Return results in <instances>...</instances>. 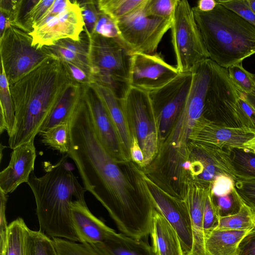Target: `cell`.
<instances>
[{
  "label": "cell",
  "instance_id": "6da1fadb",
  "mask_svg": "<svg viewBox=\"0 0 255 255\" xmlns=\"http://www.w3.org/2000/svg\"><path fill=\"white\" fill-rule=\"evenodd\" d=\"M70 147L84 187L107 209L121 233L147 241L154 206L142 200L96 134L82 97L69 122Z\"/></svg>",
  "mask_w": 255,
  "mask_h": 255
},
{
  "label": "cell",
  "instance_id": "7a4b0ae2",
  "mask_svg": "<svg viewBox=\"0 0 255 255\" xmlns=\"http://www.w3.org/2000/svg\"><path fill=\"white\" fill-rule=\"evenodd\" d=\"M72 82L62 61L52 54L9 86L15 113L14 128L8 136L11 149L34 140Z\"/></svg>",
  "mask_w": 255,
  "mask_h": 255
},
{
  "label": "cell",
  "instance_id": "3957f363",
  "mask_svg": "<svg viewBox=\"0 0 255 255\" xmlns=\"http://www.w3.org/2000/svg\"><path fill=\"white\" fill-rule=\"evenodd\" d=\"M66 154L56 164L44 163L45 173L40 177L32 172L27 183L36 203L40 230L49 237L79 242L73 228L71 205L85 201L87 191L74 174Z\"/></svg>",
  "mask_w": 255,
  "mask_h": 255
},
{
  "label": "cell",
  "instance_id": "277c9868",
  "mask_svg": "<svg viewBox=\"0 0 255 255\" xmlns=\"http://www.w3.org/2000/svg\"><path fill=\"white\" fill-rule=\"evenodd\" d=\"M192 9L209 58L219 66L228 69L255 54L253 25L218 2L210 11Z\"/></svg>",
  "mask_w": 255,
  "mask_h": 255
},
{
  "label": "cell",
  "instance_id": "5b68a950",
  "mask_svg": "<svg viewBox=\"0 0 255 255\" xmlns=\"http://www.w3.org/2000/svg\"><path fill=\"white\" fill-rule=\"evenodd\" d=\"M87 37L93 80L110 87L123 98L129 86L132 53L119 38L96 33Z\"/></svg>",
  "mask_w": 255,
  "mask_h": 255
},
{
  "label": "cell",
  "instance_id": "8992f818",
  "mask_svg": "<svg viewBox=\"0 0 255 255\" xmlns=\"http://www.w3.org/2000/svg\"><path fill=\"white\" fill-rule=\"evenodd\" d=\"M170 29L179 73L191 71L197 64L209 58L188 1L178 0Z\"/></svg>",
  "mask_w": 255,
  "mask_h": 255
},
{
  "label": "cell",
  "instance_id": "52a82bcc",
  "mask_svg": "<svg viewBox=\"0 0 255 255\" xmlns=\"http://www.w3.org/2000/svg\"><path fill=\"white\" fill-rule=\"evenodd\" d=\"M0 52L9 86L52 55L44 47L33 46L28 32L12 25L0 37Z\"/></svg>",
  "mask_w": 255,
  "mask_h": 255
},
{
  "label": "cell",
  "instance_id": "ba28073f",
  "mask_svg": "<svg viewBox=\"0 0 255 255\" xmlns=\"http://www.w3.org/2000/svg\"><path fill=\"white\" fill-rule=\"evenodd\" d=\"M131 132L136 136L144 155L143 166L150 164L158 152V134L149 93L129 86L121 98Z\"/></svg>",
  "mask_w": 255,
  "mask_h": 255
},
{
  "label": "cell",
  "instance_id": "9c48e42d",
  "mask_svg": "<svg viewBox=\"0 0 255 255\" xmlns=\"http://www.w3.org/2000/svg\"><path fill=\"white\" fill-rule=\"evenodd\" d=\"M143 7L116 22L119 39L132 54L156 52L171 26L172 19L146 16Z\"/></svg>",
  "mask_w": 255,
  "mask_h": 255
},
{
  "label": "cell",
  "instance_id": "30bf717a",
  "mask_svg": "<svg viewBox=\"0 0 255 255\" xmlns=\"http://www.w3.org/2000/svg\"><path fill=\"white\" fill-rule=\"evenodd\" d=\"M192 79V71L179 73L163 87L149 93L160 136L164 137L168 133L179 117L188 97Z\"/></svg>",
  "mask_w": 255,
  "mask_h": 255
},
{
  "label": "cell",
  "instance_id": "8fae6325",
  "mask_svg": "<svg viewBox=\"0 0 255 255\" xmlns=\"http://www.w3.org/2000/svg\"><path fill=\"white\" fill-rule=\"evenodd\" d=\"M84 30L81 8L78 1H72L56 15L38 21L28 34L32 38L33 46L42 48L64 39L80 40Z\"/></svg>",
  "mask_w": 255,
  "mask_h": 255
},
{
  "label": "cell",
  "instance_id": "7c38bea8",
  "mask_svg": "<svg viewBox=\"0 0 255 255\" xmlns=\"http://www.w3.org/2000/svg\"><path fill=\"white\" fill-rule=\"evenodd\" d=\"M179 73L160 53L132 54L129 85L147 93L163 87Z\"/></svg>",
  "mask_w": 255,
  "mask_h": 255
},
{
  "label": "cell",
  "instance_id": "4fadbf2b",
  "mask_svg": "<svg viewBox=\"0 0 255 255\" xmlns=\"http://www.w3.org/2000/svg\"><path fill=\"white\" fill-rule=\"evenodd\" d=\"M191 170L196 179L195 183L209 187L221 175H226L235 181L237 176L228 152L217 146L193 143Z\"/></svg>",
  "mask_w": 255,
  "mask_h": 255
},
{
  "label": "cell",
  "instance_id": "5bb4252c",
  "mask_svg": "<svg viewBox=\"0 0 255 255\" xmlns=\"http://www.w3.org/2000/svg\"><path fill=\"white\" fill-rule=\"evenodd\" d=\"M82 97L103 146L118 163L128 161L118 132L100 97L89 85L82 86Z\"/></svg>",
  "mask_w": 255,
  "mask_h": 255
},
{
  "label": "cell",
  "instance_id": "9a60e30c",
  "mask_svg": "<svg viewBox=\"0 0 255 255\" xmlns=\"http://www.w3.org/2000/svg\"><path fill=\"white\" fill-rule=\"evenodd\" d=\"M148 194L155 208L165 218L177 232L185 255H190L193 246L190 217L184 200L166 196L153 184L146 179Z\"/></svg>",
  "mask_w": 255,
  "mask_h": 255
},
{
  "label": "cell",
  "instance_id": "2e32d148",
  "mask_svg": "<svg viewBox=\"0 0 255 255\" xmlns=\"http://www.w3.org/2000/svg\"><path fill=\"white\" fill-rule=\"evenodd\" d=\"M255 134L243 128H232L214 123L202 117L190 135L192 142L214 145L228 152L233 147H245L244 144Z\"/></svg>",
  "mask_w": 255,
  "mask_h": 255
},
{
  "label": "cell",
  "instance_id": "e0dca14e",
  "mask_svg": "<svg viewBox=\"0 0 255 255\" xmlns=\"http://www.w3.org/2000/svg\"><path fill=\"white\" fill-rule=\"evenodd\" d=\"M36 157L34 140L13 149L8 165L0 173V190L8 194L27 183L33 172Z\"/></svg>",
  "mask_w": 255,
  "mask_h": 255
},
{
  "label": "cell",
  "instance_id": "ac0fdd59",
  "mask_svg": "<svg viewBox=\"0 0 255 255\" xmlns=\"http://www.w3.org/2000/svg\"><path fill=\"white\" fill-rule=\"evenodd\" d=\"M71 218L79 243L101 244L116 232L93 214L85 201L72 203Z\"/></svg>",
  "mask_w": 255,
  "mask_h": 255
},
{
  "label": "cell",
  "instance_id": "d6986e66",
  "mask_svg": "<svg viewBox=\"0 0 255 255\" xmlns=\"http://www.w3.org/2000/svg\"><path fill=\"white\" fill-rule=\"evenodd\" d=\"M211 186L207 187L193 183L183 195L189 212L193 238L190 255H206L203 228L204 209L207 194Z\"/></svg>",
  "mask_w": 255,
  "mask_h": 255
},
{
  "label": "cell",
  "instance_id": "ffe728a7",
  "mask_svg": "<svg viewBox=\"0 0 255 255\" xmlns=\"http://www.w3.org/2000/svg\"><path fill=\"white\" fill-rule=\"evenodd\" d=\"M89 85L98 94L104 104L118 132L124 152L129 160L131 134L121 98L107 85L94 80Z\"/></svg>",
  "mask_w": 255,
  "mask_h": 255
},
{
  "label": "cell",
  "instance_id": "44dd1931",
  "mask_svg": "<svg viewBox=\"0 0 255 255\" xmlns=\"http://www.w3.org/2000/svg\"><path fill=\"white\" fill-rule=\"evenodd\" d=\"M149 235L156 255H185L175 230L155 208Z\"/></svg>",
  "mask_w": 255,
  "mask_h": 255
},
{
  "label": "cell",
  "instance_id": "7402d4cb",
  "mask_svg": "<svg viewBox=\"0 0 255 255\" xmlns=\"http://www.w3.org/2000/svg\"><path fill=\"white\" fill-rule=\"evenodd\" d=\"M82 93V86L74 81L72 82L62 94L44 122L39 133L58 125L68 123L81 97Z\"/></svg>",
  "mask_w": 255,
  "mask_h": 255
},
{
  "label": "cell",
  "instance_id": "603a6c76",
  "mask_svg": "<svg viewBox=\"0 0 255 255\" xmlns=\"http://www.w3.org/2000/svg\"><path fill=\"white\" fill-rule=\"evenodd\" d=\"M250 231L214 229L205 236L206 255H236L240 243Z\"/></svg>",
  "mask_w": 255,
  "mask_h": 255
},
{
  "label": "cell",
  "instance_id": "cb8c5ba5",
  "mask_svg": "<svg viewBox=\"0 0 255 255\" xmlns=\"http://www.w3.org/2000/svg\"><path fill=\"white\" fill-rule=\"evenodd\" d=\"M88 45V42L86 43L81 39L76 41L67 38L60 40L52 45L44 47L61 60L76 65L92 77Z\"/></svg>",
  "mask_w": 255,
  "mask_h": 255
},
{
  "label": "cell",
  "instance_id": "d4e9b609",
  "mask_svg": "<svg viewBox=\"0 0 255 255\" xmlns=\"http://www.w3.org/2000/svg\"><path fill=\"white\" fill-rule=\"evenodd\" d=\"M99 245L109 255H156L147 241L114 232Z\"/></svg>",
  "mask_w": 255,
  "mask_h": 255
},
{
  "label": "cell",
  "instance_id": "484cf974",
  "mask_svg": "<svg viewBox=\"0 0 255 255\" xmlns=\"http://www.w3.org/2000/svg\"><path fill=\"white\" fill-rule=\"evenodd\" d=\"M0 133L5 131L10 135L15 124V113L9 86L3 65L0 74Z\"/></svg>",
  "mask_w": 255,
  "mask_h": 255
},
{
  "label": "cell",
  "instance_id": "4316f807",
  "mask_svg": "<svg viewBox=\"0 0 255 255\" xmlns=\"http://www.w3.org/2000/svg\"><path fill=\"white\" fill-rule=\"evenodd\" d=\"M147 0H98L100 11L116 22L141 9Z\"/></svg>",
  "mask_w": 255,
  "mask_h": 255
},
{
  "label": "cell",
  "instance_id": "83f0119b",
  "mask_svg": "<svg viewBox=\"0 0 255 255\" xmlns=\"http://www.w3.org/2000/svg\"><path fill=\"white\" fill-rule=\"evenodd\" d=\"M229 154L237 179H255V152L245 147L230 148Z\"/></svg>",
  "mask_w": 255,
  "mask_h": 255
},
{
  "label": "cell",
  "instance_id": "f1b7e54d",
  "mask_svg": "<svg viewBox=\"0 0 255 255\" xmlns=\"http://www.w3.org/2000/svg\"><path fill=\"white\" fill-rule=\"evenodd\" d=\"M26 255H59L52 238L40 230L25 228Z\"/></svg>",
  "mask_w": 255,
  "mask_h": 255
},
{
  "label": "cell",
  "instance_id": "f546056e",
  "mask_svg": "<svg viewBox=\"0 0 255 255\" xmlns=\"http://www.w3.org/2000/svg\"><path fill=\"white\" fill-rule=\"evenodd\" d=\"M24 220L18 217L8 224L6 243L0 255H26Z\"/></svg>",
  "mask_w": 255,
  "mask_h": 255
},
{
  "label": "cell",
  "instance_id": "4dcf8cb0",
  "mask_svg": "<svg viewBox=\"0 0 255 255\" xmlns=\"http://www.w3.org/2000/svg\"><path fill=\"white\" fill-rule=\"evenodd\" d=\"M41 142L61 153L67 154L70 147V128L68 123H63L40 132Z\"/></svg>",
  "mask_w": 255,
  "mask_h": 255
},
{
  "label": "cell",
  "instance_id": "1f68e13d",
  "mask_svg": "<svg viewBox=\"0 0 255 255\" xmlns=\"http://www.w3.org/2000/svg\"><path fill=\"white\" fill-rule=\"evenodd\" d=\"M255 228V212L244 203L240 211L236 214L220 217L217 228L251 231Z\"/></svg>",
  "mask_w": 255,
  "mask_h": 255
},
{
  "label": "cell",
  "instance_id": "d6a6232c",
  "mask_svg": "<svg viewBox=\"0 0 255 255\" xmlns=\"http://www.w3.org/2000/svg\"><path fill=\"white\" fill-rule=\"evenodd\" d=\"M59 255H109L99 245L53 238Z\"/></svg>",
  "mask_w": 255,
  "mask_h": 255
},
{
  "label": "cell",
  "instance_id": "836d02e7",
  "mask_svg": "<svg viewBox=\"0 0 255 255\" xmlns=\"http://www.w3.org/2000/svg\"><path fill=\"white\" fill-rule=\"evenodd\" d=\"M229 77L239 91L252 94L255 89V74L246 70L242 63L233 65L228 69Z\"/></svg>",
  "mask_w": 255,
  "mask_h": 255
},
{
  "label": "cell",
  "instance_id": "e575fe53",
  "mask_svg": "<svg viewBox=\"0 0 255 255\" xmlns=\"http://www.w3.org/2000/svg\"><path fill=\"white\" fill-rule=\"evenodd\" d=\"M212 192V191H211ZM213 195L214 204L220 217L231 216L238 213L244 203L235 187L229 193L223 196Z\"/></svg>",
  "mask_w": 255,
  "mask_h": 255
},
{
  "label": "cell",
  "instance_id": "d590c367",
  "mask_svg": "<svg viewBox=\"0 0 255 255\" xmlns=\"http://www.w3.org/2000/svg\"><path fill=\"white\" fill-rule=\"evenodd\" d=\"M178 0H147L143 8L148 16L172 19Z\"/></svg>",
  "mask_w": 255,
  "mask_h": 255
},
{
  "label": "cell",
  "instance_id": "8d00e7d4",
  "mask_svg": "<svg viewBox=\"0 0 255 255\" xmlns=\"http://www.w3.org/2000/svg\"><path fill=\"white\" fill-rule=\"evenodd\" d=\"M78 2L81 8L85 31L87 36L89 37L94 33L99 18L100 11L97 6V1L84 0Z\"/></svg>",
  "mask_w": 255,
  "mask_h": 255
},
{
  "label": "cell",
  "instance_id": "74e56055",
  "mask_svg": "<svg viewBox=\"0 0 255 255\" xmlns=\"http://www.w3.org/2000/svg\"><path fill=\"white\" fill-rule=\"evenodd\" d=\"M236 118L238 128H246L255 134V110L241 96Z\"/></svg>",
  "mask_w": 255,
  "mask_h": 255
},
{
  "label": "cell",
  "instance_id": "f35d334b",
  "mask_svg": "<svg viewBox=\"0 0 255 255\" xmlns=\"http://www.w3.org/2000/svg\"><path fill=\"white\" fill-rule=\"evenodd\" d=\"M55 0H35L33 5L23 15V25L31 31L32 26L42 17L54 3Z\"/></svg>",
  "mask_w": 255,
  "mask_h": 255
},
{
  "label": "cell",
  "instance_id": "ab89813d",
  "mask_svg": "<svg viewBox=\"0 0 255 255\" xmlns=\"http://www.w3.org/2000/svg\"><path fill=\"white\" fill-rule=\"evenodd\" d=\"M219 218V215L213 201L211 188L207 194L204 205L203 228L205 236L218 227Z\"/></svg>",
  "mask_w": 255,
  "mask_h": 255
},
{
  "label": "cell",
  "instance_id": "60d3db41",
  "mask_svg": "<svg viewBox=\"0 0 255 255\" xmlns=\"http://www.w3.org/2000/svg\"><path fill=\"white\" fill-rule=\"evenodd\" d=\"M217 1L255 26V14L248 0H217Z\"/></svg>",
  "mask_w": 255,
  "mask_h": 255
},
{
  "label": "cell",
  "instance_id": "b9f144b4",
  "mask_svg": "<svg viewBox=\"0 0 255 255\" xmlns=\"http://www.w3.org/2000/svg\"><path fill=\"white\" fill-rule=\"evenodd\" d=\"M235 187L243 203L255 212V179H237Z\"/></svg>",
  "mask_w": 255,
  "mask_h": 255
},
{
  "label": "cell",
  "instance_id": "7bdbcfd3",
  "mask_svg": "<svg viewBox=\"0 0 255 255\" xmlns=\"http://www.w3.org/2000/svg\"><path fill=\"white\" fill-rule=\"evenodd\" d=\"M94 33L109 38H119L116 22L106 14L100 11Z\"/></svg>",
  "mask_w": 255,
  "mask_h": 255
},
{
  "label": "cell",
  "instance_id": "ee69618b",
  "mask_svg": "<svg viewBox=\"0 0 255 255\" xmlns=\"http://www.w3.org/2000/svg\"><path fill=\"white\" fill-rule=\"evenodd\" d=\"M8 195L0 190V253L4 249L7 237L8 225L6 218Z\"/></svg>",
  "mask_w": 255,
  "mask_h": 255
},
{
  "label": "cell",
  "instance_id": "f6af8a7d",
  "mask_svg": "<svg viewBox=\"0 0 255 255\" xmlns=\"http://www.w3.org/2000/svg\"><path fill=\"white\" fill-rule=\"evenodd\" d=\"M62 61L73 81L85 86L89 85L93 81L92 76L83 69L72 63Z\"/></svg>",
  "mask_w": 255,
  "mask_h": 255
},
{
  "label": "cell",
  "instance_id": "bcb514c9",
  "mask_svg": "<svg viewBox=\"0 0 255 255\" xmlns=\"http://www.w3.org/2000/svg\"><path fill=\"white\" fill-rule=\"evenodd\" d=\"M235 188V181L230 177L221 175L213 182L212 193L214 196H223L231 192Z\"/></svg>",
  "mask_w": 255,
  "mask_h": 255
},
{
  "label": "cell",
  "instance_id": "7dc6e473",
  "mask_svg": "<svg viewBox=\"0 0 255 255\" xmlns=\"http://www.w3.org/2000/svg\"><path fill=\"white\" fill-rule=\"evenodd\" d=\"M236 255H255V228L251 230L241 241Z\"/></svg>",
  "mask_w": 255,
  "mask_h": 255
},
{
  "label": "cell",
  "instance_id": "c3c4849f",
  "mask_svg": "<svg viewBox=\"0 0 255 255\" xmlns=\"http://www.w3.org/2000/svg\"><path fill=\"white\" fill-rule=\"evenodd\" d=\"M131 143L130 149V158L138 165L142 167L144 163V155L139 145L135 135L131 132Z\"/></svg>",
  "mask_w": 255,
  "mask_h": 255
},
{
  "label": "cell",
  "instance_id": "681fc988",
  "mask_svg": "<svg viewBox=\"0 0 255 255\" xmlns=\"http://www.w3.org/2000/svg\"><path fill=\"white\" fill-rule=\"evenodd\" d=\"M71 1L69 0H55L51 7L39 20L56 15L67 8L70 4Z\"/></svg>",
  "mask_w": 255,
  "mask_h": 255
},
{
  "label": "cell",
  "instance_id": "f907efd6",
  "mask_svg": "<svg viewBox=\"0 0 255 255\" xmlns=\"http://www.w3.org/2000/svg\"><path fill=\"white\" fill-rule=\"evenodd\" d=\"M217 4V0H200L197 1L195 7L199 11L208 12L213 10Z\"/></svg>",
  "mask_w": 255,
  "mask_h": 255
},
{
  "label": "cell",
  "instance_id": "816d5d0a",
  "mask_svg": "<svg viewBox=\"0 0 255 255\" xmlns=\"http://www.w3.org/2000/svg\"><path fill=\"white\" fill-rule=\"evenodd\" d=\"M241 96L255 110V89L252 94L241 92Z\"/></svg>",
  "mask_w": 255,
  "mask_h": 255
},
{
  "label": "cell",
  "instance_id": "f5cc1de1",
  "mask_svg": "<svg viewBox=\"0 0 255 255\" xmlns=\"http://www.w3.org/2000/svg\"><path fill=\"white\" fill-rule=\"evenodd\" d=\"M244 146L255 152V136L244 144Z\"/></svg>",
  "mask_w": 255,
  "mask_h": 255
},
{
  "label": "cell",
  "instance_id": "db71d44e",
  "mask_svg": "<svg viewBox=\"0 0 255 255\" xmlns=\"http://www.w3.org/2000/svg\"><path fill=\"white\" fill-rule=\"evenodd\" d=\"M249 5L255 14V0H248Z\"/></svg>",
  "mask_w": 255,
  "mask_h": 255
}]
</instances>
